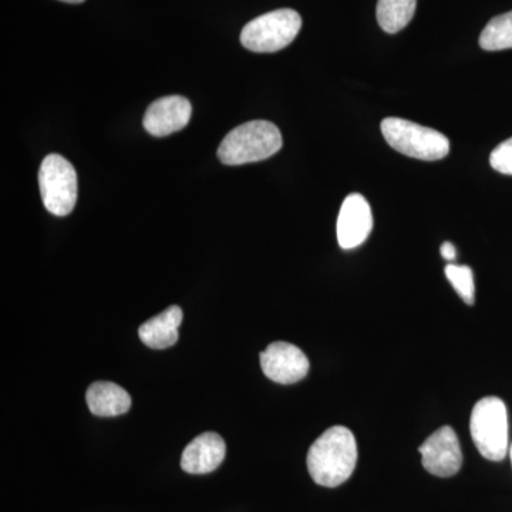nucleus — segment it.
<instances>
[{
  "mask_svg": "<svg viewBox=\"0 0 512 512\" xmlns=\"http://www.w3.org/2000/svg\"><path fill=\"white\" fill-rule=\"evenodd\" d=\"M308 470L322 487L335 488L348 481L357 463V444L352 431L343 426L326 430L309 448Z\"/></svg>",
  "mask_w": 512,
  "mask_h": 512,
  "instance_id": "1",
  "label": "nucleus"
},
{
  "mask_svg": "<svg viewBox=\"0 0 512 512\" xmlns=\"http://www.w3.org/2000/svg\"><path fill=\"white\" fill-rule=\"evenodd\" d=\"M282 134L271 121L256 120L241 124L228 133L218 148V158L225 165L264 161L282 148Z\"/></svg>",
  "mask_w": 512,
  "mask_h": 512,
  "instance_id": "2",
  "label": "nucleus"
},
{
  "mask_svg": "<svg viewBox=\"0 0 512 512\" xmlns=\"http://www.w3.org/2000/svg\"><path fill=\"white\" fill-rule=\"evenodd\" d=\"M471 437L481 456L490 461H503L508 453L507 406L500 397H483L474 406L470 420Z\"/></svg>",
  "mask_w": 512,
  "mask_h": 512,
  "instance_id": "3",
  "label": "nucleus"
},
{
  "mask_svg": "<svg viewBox=\"0 0 512 512\" xmlns=\"http://www.w3.org/2000/svg\"><path fill=\"white\" fill-rule=\"evenodd\" d=\"M380 128L387 144L404 156L423 161H437L450 153L448 138L433 128L396 117L384 119Z\"/></svg>",
  "mask_w": 512,
  "mask_h": 512,
  "instance_id": "4",
  "label": "nucleus"
},
{
  "mask_svg": "<svg viewBox=\"0 0 512 512\" xmlns=\"http://www.w3.org/2000/svg\"><path fill=\"white\" fill-rule=\"evenodd\" d=\"M302 28V18L292 9L265 13L245 26L241 43L255 53H275L291 45Z\"/></svg>",
  "mask_w": 512,
  "mask_h": 512,
  "instance_id": "5",
  "label": "nucleus"
},
{
  "mask_svg": "<svg viewBox=\"0 0 512 512\" xmlns=\"http://www.w3.org/2000/svg\"><path fill=\"white\" fill-rule=\"evenodd\" d=\"M39 188L43 204L50 214L66 217L77 202V173L59 154H50L39 170Z\"/></svg>",
  "mask_w": 512,
  "mask_h": 512,
  "instance_id": "6",
  "label": "nucleus"
},
{
  "mask_svg": "<svg viewBox=\"0 0 512 512\" xmlns=\"http://www.w3.org/2000/svg\"><path fill=\"white\" fill-rule=\"evenodd\" d=\"M421 463L427 473L447 478L456 476L463 466V451L456 431L450 426L441 427L421 444Z\"/></svg>",
  "mask_w": 512,
  "mask_h": 512,
  "instance_id": "7",
  "label": "nucleus"
},
{
  "mask_svg": "<svg viewBox=\"0 0 512 512\" xmlns=\"http://www.w3.org/2000/svg\"><path fill=\"white\" fill-rule=\"evenodd\" d=\"M262 372L272 382L293 384L305 379L309 372V360L298 346L286 342H274L259 356Z\"/></svg>",
  "mask_w": 512,
  "mask_h": 512,
  "instance_id": "8",
  "label": "nucleus"
},
{
  "mask_svg": "<svg viewBox=\"0 0 512 512\" xmlns=\"http://www.w3.org/2000/svg\"><path fill=\"white\" fill-rule=\"evenodd\" d=\"M373 229L372 208L360 194H350L340 208L336 235L340 247L355 249L369 238Z\"/></svg>",
  "mask_w": 512,
  "mask_h": 512,
  "instance_id": "9",
  "label": "nucleus"
},
{
  "mask_svg": "<svg viewBox=\"0 0 512 512\" xmlns=\"http://www.w3.org/2000/svg\"><path fill=\"white\" fill-rule=\"evenodd\" d=\"M191 113V103L185 97H163L148 107L144 116V127L151 136H170L187 127L191 120Z\"/></svg>",
  "mask_w": 512,
  "mask_h": 512,
  "instance_id": "10",
  "label": "nucleus"
},
{
  "mask_svg": "<svg viewBox=\"0 0 512 512\" xmlns=\"http://www.w3.org/2000/svg\"><path fill=\"white\" fill-rule=\"evenodd\" d=\"M227 447L220 434L214 431L201 434L185 447L181 468L188 474H208L217 470L224 461Z\"/></svg>",
  "mask_w": 512,
  "mask_h": 512,
  "instance_id": "11",
  "label": "nucleus"
},
{
  "mask_svg": "<svg viewBox=\"0 0 512 512\" xmlns=\"http://www.w3.org/2000/svg\"><path fill=\"white\" fill-rule=\"evenodd\" d=\"M181 320H183V311L180 306H170L160 315L154 316L141 325L138 336L148 348L157 350L171 348L177 343Z\"/></svg>",
  "mask_w": 512,
  "mask_h": 512,
  "instance_id": "12",
  "label": "nucleus"
},
{
  "mask_svg": "<svg viewBox=\"0 0 512 512\" xmlns=\"http://www.w3.org/2000/svg\"><path fill=\"white\" fill-rule=\"evenodd\" d=\"M87 404L94 416L114 417L127 413L131 407L130 394L111 382H96L86 393Z\"/></svg>",
  "mask_w": 512,
  "mask_h": 512,
  "instance_id": "13",
  "label": "nucleus"
},
{
  "mask_svg": "<svg viewBox=\"0 0 512 512\" xmlns=\"http://www.w3.org/2000/svg\"><path fill=\"white\" fill-rule=\"evenodd\" d=\"M417 0H379L376 18L380 28L390 35L399 33L412 22Z\"/></svg>",
  "mask_w": 512,
  "mask_h": 512,
  "instance_id": "14",
  "label": "nucleus"
},
{
  "mask_svg": "<svg viewBox=\"0 0 512 512\" xmlns=\"http://www.w3.org/2000/svg\"><path fill=\"white\" fill-rule=\"evenodd\" d=\"M480 46L487 52L512 49V10L488 22L481 33Z\"/></svg>",
  "mask_w": 512,
  "mask_h": 512,
  "instance_id": "15",
  "label": "nucleus"
},
{
  "mask_svg": "<svg viewBox=\"0 0 512 512\" xmlns=\"http://www.w3.org/2000/svg\"><path fill=\"white\" fill-rule=\"evenodd\" d=\"M444 272H446L448 282L456 289L458 296L468 306H473L476 303V285H474L473 269L467 265L448 264Z\"/></svg>",
  "mask_w": 512,
  "mask_h": 512,
  "instance_id": "16",
  "label": "nucleus"
},
{
  "mask_svg": "<svg viewBox=\"0 0 512 512\" xmlns=\"http://www.w3.org/2000/svg\"><path fill=\"white\" fill-rule=\"evenodd\" d=\"M490 164L498 173L512 175V137L494 148Z\"/></svg>",
  "mask_w": 512,
  "mask_h": 512,
  "instance_id": "17",
  "label": "nucleus"
},
{
  "mask_svg": "<svg viewBox=\"0 0 512 512\" xmlns=\"http://www.w3.org/2000/svg\"><path fill=\"white\" fill-rule=\"evenodd\" d=\"M440 252L441 256H443L446 261L453 262L454 259H456V247H454L451 242H444V244L441 245Z\"/></svg>",
  "mask_w": 512,
  "mask_h": 512,
  "instance_id": "18",
  "label": "nucleus"
},
{
  "mask_svg": "<svg viewBox=\"0 0 512 512\" xmlns=\"http://www.w3.org/2000/svg\"><path fill=\"white\" fill-rule=\"evenodd\" d=\"M60 2L74 3L76 5V3H83L84 0H60Z\"/></svg>",
  "mask_w": 512,
  "mask_h": 512,
  "instance_id": "19",
  "label": "nucleus"
},
{
  "mask_svg": "<svg viewBox=\"0 0 512 512\" xmlns=\"http://www.w3.org/2000/svg\"><path fill=\"white\" fill-rule=\"evenodd\" d=\"M510 456H511V461H512V444H511V448H510Z\"/></svg>",
  "mask_w": 512,
  "mask_h": 512,
  "instance_id": "20",
  "label": "nucleus"
}]
</instances>
